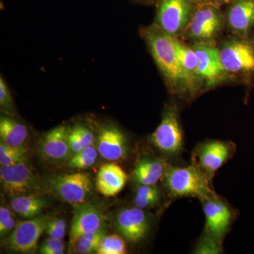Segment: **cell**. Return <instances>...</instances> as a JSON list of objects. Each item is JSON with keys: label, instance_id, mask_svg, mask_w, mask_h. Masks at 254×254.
<instances>
[{"label": "cell", "instance_id": "83f0119b", "mask_svg": "<svg viewBox=\"0 0 254 254\" xmlns=\"http://www.w3.org/2000/svg\"><path fill=\"white\" fill-rule=\"evenodd\" d=\"M66 223L61 218H50L46 232L49 237L63 240L66 234Z\"/></svg>", "mask_w": 254, "mask_h": 254}, {"label": "cell", "instance_id": "836d02e7", "mask_svg": "<svg viewBox=\"0 0 254 254\" xmlns=\"http://www.w3.org/2000/svg\"><path fill=\"white\" fill-rule=\"evenodd\" d=\"M133 202H134V205H136L137 208L144 209L153 206L158 202V200L136 195Z\"/></svg>", "mask_w": 254, "mask_h": 254}, {"label": "cell", "instance_id": "4fadbf2b", "mask_svg": "<svg viewBox=\"0 0 254 254\" xmlns=\"http://www.w3.org/2000/svg\"><path fill=\"white\" fill-rule=\"evenodd\" d=\"M233 145L220 141H211L201 145L197 151V166L204 170L205 175L213 177L233 153Z\"/></svg>", "mask_w": 254, "mask_h": 254}, {"label": "cell", "instance_id": "4316f807", "mask_svg": "<svg viewBox=\"0 0 254 254\" xmlns=\"http://www.w3.org/2000/svg\"><path fill=\"white\" fill-rule=\"evenodd\" d=\"M0 107L1 110L7 115L14 113V101L6 82L1 76L0 77Z\"/></svg>", "mask_w": 254, "mask_h": 254}, {"label": "cell", "instance_id": "30bf717a", "mask_svg": "<svg viewBox=\"0 0 254 254\" xmlns=\"http://www.w3.org/2000/svg\"><path fill=\"white\" fill-rule=\"evenodd\" d=\"M69 128L66 126L55 127L46 133L38 145V152L48 163L59 164L72 156L69 141Z\"/></svg>", "mask_w": 254, "mask_h": 254}, {"label": "cell", "instance_id": "9a60e30c", "mask_svg": "<svg viewBox=\"0 0 254 254\" xmlns=\"http://www.w3.org/2000/svg\"><path fill=\"white\" fill-rule=\"evenodd\" d=\"M97 149L103 158L110 161L123 160L127 156L126 138L116 127H103L97 139Z\"/></svg>", "mask_w": 254, "mask_h": 254}, {"label": "cell", "instance_id": "4dcf8cb0", "mask_svg": "<svg viewBox=\"0 0 254 254\" xmlns=\"http://www.w3.org/2000/svg\"><path fill=\"white\" fill-rule=\"evenodd\" d=\"M68 141H69L70 147H71V152H72V155L75 153H78L80 150L83 149V143L81 138H80L79 135L75 129L74 127L69 128V133H68Z\"/></svg>", "mask_w": 254, "mask_h": 254}, {"label": "cell", "instance_id": "d590c367", "mask_svg": "<svg viewBox=\"0 0 254 254\" xmlns=\"http://www.w3.org/2000/svg\"><path fill=\"white\" fill-rule=\"evenodd\" d=\"M190 2H203V1H208V0H190Z\"/></svg>", "mask_w": 254, "mask_h": 254}, {"label": "cell", "instance_id": "f1b7e54d", "mask_svg": "<svg viewBox=\"0 0 254 254\" xmlns=\"http://www.w3.org/2000/svg\"><path fill=\"white\" fill-rule=\"evenodd\" d=\"M39 252L43 254H63L64 253V244L62 240L49 237L42 243Z\"/></svg>", "mask_w": 254, "mask_h": 254}, {"label": "cell", "instance_id": "2e32d148", "mask_svg": "<svg viewBox=\"0 0 254 254\" xmlns=\"http://www.w3.org/2000/svg\"><path fill=\"white\" fill-rule=\"evenodd\" d=\"M203 210L207 227L215 238H220L226 232L232 220V212L216 196L203 200Z\"/></svg>", "mask_w": 254, "mask_h": 254}, {"label": "cell", "instance_id": "ffe728a7", "mask_svg": "<svg viewBox=\"0 0 254 254\" xmlns=\"http://www.w3.org/2000/svg\"><path fill=\"white\" fill-rule=\"evenodd\" d=\"M46 206V200L34 193L11 197V207L13 211L26 220L39 216Z\"/></svg>", "mask_w": 254, "mask_h": 254}, {"label": "cell", "instance_id": "6da1fadb", "mask_svg": "<svg viewBox=\"0 0 254 254\" xmlns=\"http://www.w3.org/2000/svg\"><path fill=\"white\" fill-rule=\"evenodd\" d=\"M142 35L155 63L170 83L180 86L192 83L177 58L174 37L165 33L157 23L145 28Z\"/></svg>", "mask_w": 254, "mask_h": 254}, {"label": "cell", "instance_id": "d6986e66", "mask_svg": "<svg viewBox=\"0 0 254 254\" xmlns=\"http://www.w3.org/2000/svg\"><path fill=\"white\" fill-rule=\"evenodd\" d=\"M27 127L14 118L1 116L0 138L1 142L11 147H23L28 138Z\"/></svg>", "mask_w": 254, "mask_h": 254}, {"label": "cell", "instance_id": "5bb4252c", "mask_svg": "<svg viewBox=\"0 0 254 254\" xmlns=\"http://www.w3.org/2000/svg\"><path fill=\"white\" fill-rule=\"evenodd\" d=\"M193 49L198 58L197 76L213 83L226 72L222 65L220 51L215 46L198 43L193 46Z\"/></svg>", "mask_w": 254, "mask_h": 254}, {"label": "cell", "instance_id": "9c48e42d", "mask_svg": "<svg viewBox=\"0 0 254 254\" xmlns=\"http://www.w3.org/2000/svg\"><path fill=\"white\" fill-rule=\"evenodd\" d=\"M105 217L98 205L91 203L76 205L73 210L69 233L68 252L82 235L104 228Z\"/></svg>", "mask_w": 254, "mask_h": 254}, {"label": "cell", "instance_id": "277c9868", "mask_svg": "<svg viewBox=\"0 0 254 254\" xmlns=\"http://www.w3.org/2000/svg\"><path fill=\"white\" fill-rule=\"evenodd\" d=\"M225 71L247 80L254 76V40L240 37L227 42L220 51Z\"/></svg>", "mask_w": 254, "mask_h": 254}, {"label": "cell", "instance_id": "7402d4cb", "mask_svg": "<svg viewBox=\"0 0 254 254\" xmlns=\"http://www.w3.org/2000/svg\"><path fill=\"white\" fill-rule=\"evenodd\" d=\"M105 237L104 228L85 234L78 239L69 253L79 254L97 253L100 244Z\"/></svg>", "mask_w": 254, "mask_h": 254}, {"label": "cell", "instance_id": "ac0fdd59", "mask_svg": "<svg viewBox=\"0 0 254 254\" xmlns=\"http://www.w3.org/2000/svg\"><path fill=\"white\" fill-rule=\"evenodd\" d=\"M230 27L240 37H250L254 28V0H235L228 13Z\"/></svg>", "mask_w": 254, "mask_h": 254}, {"label": "cell", "instance_id": "f546056e", "mask_svg": "<svg viewBox=\"0 0 254 254\" xmlns=\"http://www.w3.org/2000/svg\"><path fill=\"white\" fill-rule=\"evenodd\" d=\"M73 127L79 135L84 148L94 144V135L88 127L83 125H76Z\"/></svg>", "mask_w": 254, "mask_h": 254}, {"label": "cell", "instance_id": "484cf974", "mask_svg": "<svg viewBox=\"0 0 254 254\" xmlns=\"http://www.w3.org/2000/svg\"><path fill=\"white\" fill-rule=\"evenodd\" d=\"M132 180L141 185H154L160 180V176L145 168L138 162L132 172Z\"/></svg>", "mask_w": 254, "mask_h": 254}, {"label": "cell", "instance_id": "e575fe53", "mask_svg": "<svg viewBox=\"0 0 254 254\" xmlns=\"http://www.w3.org/2000/svg\"><path fill=\"white\" fill-rule=\"evenodd\" d=\"M12 215L13 214L9 208L1 206L0 208V225H4L5 222H7Z\"/></svg>", "mask_w": 254, "mask_h": 254}, {"label": "cell", "instance_id": "e0dca14e", "mask_svg": "<svg viewBox=\"0 0 254 254\" xmlns=\"http://www.w3.org/2000/svg\"><path fill=\"white\" fill-rule=\"evenodd\" d=\"M128 176L121 167L108 163L100 168L95 181L96 190L107 197L115 196L123 190Z\"/></svg>", "mask_w": 254, "mask_h": 254}, {"label": "cell", "instance_id": "1f68e13d", "mask_svg": "<svg viewBox=\"0 0 254 254\" xmlns=\"http://www.w3.org/2000/svg\"><path fill=\"white\" fill-rule=\"evenodd\" d=\"M136 195L145 198L159 200L160 194L158 190L153 185H141L136 190Z\"/></svg>", "mask_w": 254, "mask_h": 254}, {"label": "cell", "instance_id": "ba28073f", "mask_svg": "<svg viewBox=\"0 0 254 254\" xmlns=\"http://www.w3.org/2000/svg\"><path fill=\"white\" fill-rule=\"evenodd\" d=\"M190 0H162L159 5L157 24L170 36H177L190 23Z\"/></svg>", "mask_w": 254, "mask_h": 254}, {"label": "cell", "instance_id": "8992f818", "mask_svg": "<svg viewBox=\"0 0 254 254\" xmlns=\"http://www.w3.org/2000/svg\"><path fill=\"white\" fill-rule=\"evenodd\" d=\"M0 181L5 193L11 197L33 194L40 189L36 175L27 162L15 165H1Z\"/></svg>", "mask_w": 254, "mask_h": 254}, {"label": "cell", "instance_id": "8d00e7d4", "mask_svg": "<svg viewBox=\"0 0 254 254\" xmlns=\"http://www.w3.org/2000/svg\"><path fill=\"white\" fill-rule=\"evenodd\" d=\"M221 1L225 3H229L230 1H235V0H221Z\"/></svg>", "mask_w": 254, "mask_h": 254}, {"label": "cell", "instance_id": "7c38bea8", "mask_svg": "<svg viewBox=\"0 0 254 254\" xmlns=\"http://www.w3.org/2000/svg\"><path fill=\"white\" fill-rule=\"evenodd\" d=\"M117 230L128 242H138L148 230V220L143 209L125 208L120 210L115 222Z\"/></svg>", "mask_w": 254, "mask_h": 254}, {"label": "cell", "instance_id": "44dd1931", "mask_svg": "<svg viewBox=\"0 0 254 254\" xmlns=\"http://www.w3.org/2000/svg\"><path fill=\"white\" fill-rule=\"evenodd\" d=\"M175 48L179 62L184 71L192 80L197 76L198 58L193 48H189L175 38Z\"/></svg>", "mask_w": 254, "mask_h": 254}, {"label": "cell", "instance_id": "52a82bcc", "mask_svg": "<svg viewBox=\"0 0 254 254\" xmlns=\"http://www.w3.org/2000/svg\"><path fill=\"white\" fill-rule=\"evenodd\" d=\"M150 141L165 154L171 156L180 154L183 148V136L175 108L166 110L161 123L150 136Z\"/></svg>", "mask_w": 254, "mask_h": 254}, {"label": "cell", "instance_id": "5b68a950", "mask_svg": "<svg viewBox=\"0 0 254 254\" xmlns=\"http://www.w3.org/2000/svg\"><path fill=\"white\" fill-rule=\"evenodd\" d=\"M49 215H42L16 224L14 230L4 240L8 250L21 254H35L40 237L46 232Z\"/></svg>", "mask_w": 254, "mask_h": 254}, {"label": "cell", "instance_id": "d6a6232c", "mask_svg": "<svg viewBox=\"0 0 254 254\" xmlns=\"http://www.w3.org/2000/svg\"><path fill=\"white\" fill-rule=\"evenodd\" d=\"M16 224L17 222L13 215L7 222H5L4 225H0V236L2 237L9 235L14 230Z\"/></svg>", "mask_w": 254, "mask_h": 254}, {"label": "cell", "instance_id": "cb8c5ba5", "mask_svg": "<svg viewBox=\"0 0 254 254\" xmlns=\"http://www.w3.org/2000/svg\"><path fill=\"white\" fill-rule=\"evenodd\" d=\"M98 153L99 152L93 145L86 147L68 159V167L80 170L91 168L96 163Z\"/></svg>", "mask_w": 254, "mask_h": 254}, {"label": "cell", "instance_id": "3957f363", "mask_svg": "<svg viewBox=\"0 0 254 254\" xmlns=\"http://www.w3.org/2000/svg\"><path fill=\"white\" fill-rule=\"evenodd\" d=\"M50 191L73 205L86 203L93 192L91 175L85 173L58 174L47 178Z\"/></svg>", "mask_w": 254, "mask_h": 254}, {"label": "cell", "instance_id": "d4e9b609", "mask_svg": "<svg viewBox=\"0 0 254 254\" xmlns=\"http://www.w3.org/2000/svg\"><path fill=\"white\" fill-rule=\"evenodd\" d=\"M126 244L123 237L118 235L105 236L102 241L98 254H126Z\"/></svg>", "mask_w": 254, "mask_h": 254}, {"label": "cell", "instance_id": "7a4b0ae2", "mask_svg": "<svg viewBox=\"0 0 254 254\" xmlns=\"http://www.w3.org/2000/svg\"><path fill=\"white\" fill-rule=\"evenodd\" d=\"M208 177L197 165L166 170L165 186L175 197H197L202 200L216 196L209 187Z\"/></svg>", "mask_w": 254, "mask_h": 254}, {"label": "cell", "instance_id": "603a6c76", "mask_svg": "<svg viewBox=\"0 0 254 254\" xmlns=\"http://www.w3.org/2000/svg\"><path fill=\"white\" fill-rule=\"evenodd\" d=\"M27 150L24 146L11 147L0 143V165L10 166L28 162Z\"/></svg>", "mask_w": 254, "mask_h": 254}, {"label": "cell", "instance_id": "8fae6325", "mask_svg": "<svg viewBox=\"0 0 254 254\" xmlns=\"http://www.w3.org/2000/svg\"><path fill=\"white\" fill-rule=\"evenodd\" d=\"M222 18L219 10L213 6L200 8L192 16L187 26L190 38L203 41L213 38L221 30Z\"/></svg>", "mask_w": 254, "mask_h": 254}]
</instances>
